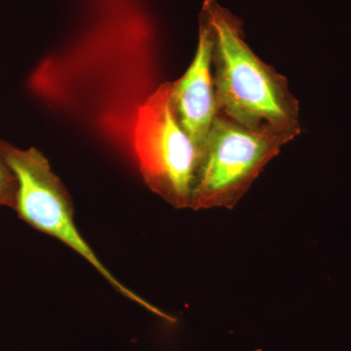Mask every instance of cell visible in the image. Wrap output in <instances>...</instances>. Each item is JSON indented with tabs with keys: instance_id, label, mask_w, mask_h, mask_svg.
<instances>
[{
	"instance_id": "6",
	"label": "cell",
	"mask_w": 351,
	"mask_h": 351,
	"mask_svg": "<svg viewBox=\"0 0 351 351\" xmlns=\"http://www.w3.org/2000/svg\"><path fill=\"white\" fill-rule=\"evenodd\" d=\"M3 140L0 138V207L15 210L17 203L18 181L15 173L7 161L3 149Z\"/></svg>"
},
{
	"instance_id": "1",
	"label": "cell",
	"mask_w": 351,
	"mask_h": 351,
	"mask_svg": "<svg viewBox=\"0 0 351 351\" xmlns=\"http://www.w3.org/2000/svg\"><path fill=\"white\" fill-rule=\"evenodd\" d=\"M201 16L213 32L212 66L218 110L239 125L290 141L301 134L299 101L287 78L263 62L244 38L242 23L206 0Z\"/></svg>"
},
{
	"instance_id": "4",
	"label": "cell",
	"mask_w": 351,
	"mask_h": 351,
	"mask_svg": "<svg viewBox=\"0 0 351 351\" xmlns=\"http://www.w3.org/2000/svg\"><path fill=\"white\" fill-rule=\"evenodd\" d=\"M133 145L149 189L178 209L191 208L200 154L176 117L170 82L159 85L138 107Z\"/></svg>"
},
{
	"instance_id": "2",
	"label": "cell",
	"mask_w": 351,
	"mask_h": 351,
	"mask_svg": "<svg viewBox=\"0 0 351 351\" xmlns=\"http://www.w3.org/2000/svg\"><path fill=\"white\" fill-rule=\"evenodd\" d=\"M7 161L18 181L15 211L21 219L39 232L60 240L82 256L117 293L168 322L175 318L120 282L101 262L93 249L78 232L73 205L68 189L51 168L48 159L36 147L19 149L3 142Z\"/></svg>"
},
{
	"instance_id": "5",
	"label": "cell",
	"mask_w": 351,
	"mask_h": 351,
	"mask_svg": "<svg viewBox=\"0 0 351 351\" xmlns=\"http://www.w3.org/2000/svg\"><path fill=\"white\" fill-rule=\"evenodd\" d=\"M213 32L200 15L197 48L186 73L170 82V100L180 125L201 156L205 138L218 113L212 66Z\"/></svg>"
},
{
	"instance_id": "3",
	"label": "cell",
	"mask_w": 351,
	"mask_h": 351,
	"mask_svg": "<svg viewBox=\"0 0 351 351\" xmlns=\"http://www.w3.org/2000/svg\"><path fill=\"white\" fill-rule=\"evenodd\" d=\"M290 140L257 133L218 112L205 138L191 209H232Z\"/></svg>"
}]
</instances>
